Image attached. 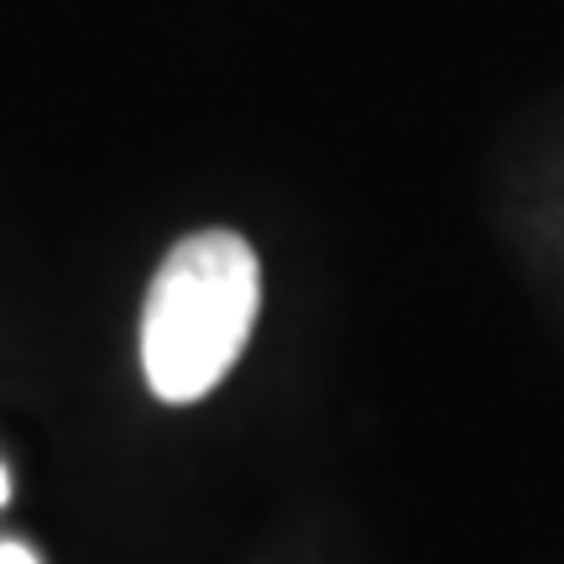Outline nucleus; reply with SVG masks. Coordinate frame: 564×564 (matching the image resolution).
Here are the masks:
<instances>
[{"mask_svg": "<svg viewBox=\"0 0 564 564\" xmlns=\"http://www.w3.org/2000/svg\"><path fill=\"white\" fill-rule=\"evenodd\" d=\"M0 564H42L32 549H21V544H0Z\"/></svg>", "mask_w": 564, "mask_h": 564, "instance_id": "2", "label": "nucleus"}, {"mask_svg": "<svg viewBox=\"0 0 564 564\" xmlns=\"http://www.w3.org/2000/svg\"><path fill=\"white\" fill-rule=\"evenodd\" d=\"M6 497H11V476H6V465H0V507H6Z\"/></svg>", "mask_w": 564, "mask_h": 564, "instance_id": "3", "label": "nucleus"}, {"mask_svg": "<svg viewBox=\"0 0 564 564\" xmlns=\"http://www.w3.org/2000/svg\"><path fill=\"white\" fill-rule=\"evenodd\" d=\"M262 303L257 251L236 230H199L167 251L141 314V366L162 403H199L251 340Z\"/></svg>", "mask_w": 564, "mask_h": 564, "instance_id": "1", "label": "nucleus"}]
</instances>
